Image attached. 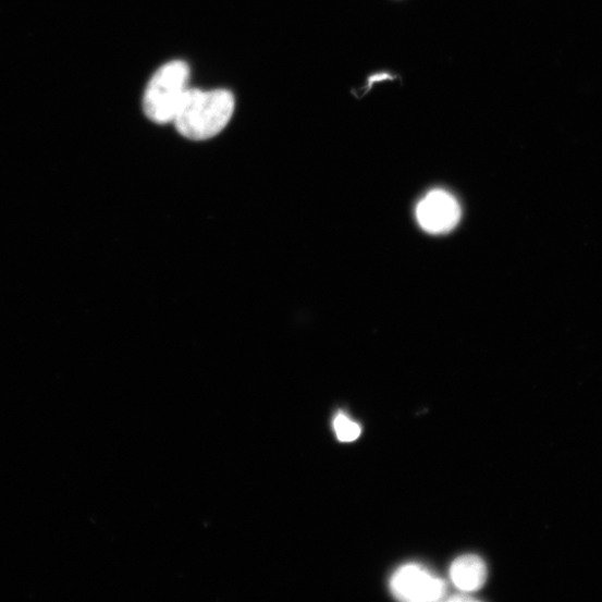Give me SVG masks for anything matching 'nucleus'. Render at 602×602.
I'll list each match as a JSON object with an SVG mask.
<instances>
[{"mask_svg":"<svg viewBox=\"0 0 602 602\" xmlns=\"http://www.w3.org/2000/svg\"><path fill=\"white\" fill-rule=\"evenodd\" d=\"M235 106L234 95L229 90L191 88L172 123L185 138L206 142L225 128Z\"/></svg>","mask_w":602,"mask_h":602,"instance_id":"obj_1","label":"nucleus"},{"mask_svg":"<svg viewBox=\"0 0 602 602\" xmlns=\"http://www.w3.org/2000/svg\"><path fill=\"white\" fill-rule=\"evenodd\" d=\"M191 67L183 61L161 66L150 79L144 99L146 115L155 123H172L189 91Z\"/></svg>","mask_w":602,"mask_h":602,"instance_id":"obj_2","label":"nucleus"},{"mask_svg":"<svg viewBox=\"0 0 602 602\" xmlns=\"http://www.w3.org/2000/svg\"><path fill=\"white\" fill-rule=\"evenodd\" d=\"M390 586L397 599L413 602L441 600L447 590L443 579L418 564L398 568L392 576Z\"/></svg>","mask_w":602,"mask_h":602,"instance_id":"obj_3","label":"nucleus"},{"mask_svg":"<svg viewBox=\"0 0 602 602\" xmlns=\"http://www.w3.org/2000/svg\"><path fill=\"white\" fill-rule=\"evenodd\" d=\"M416 219L421 228L432 235L450 233L460 219V207L446 192L428 194L416 208Z\"/></svg>","mask_w":602,"mask_h":602,"instance_id":"obj_4","label":"nucleus"},{"mask_svg":"<svg viewBox=\"0 0 602 602\" xmlns=\"http://www.w3.org/2000/svg\"><path fill=\"white\" fill-rule=\"evenodd\" d=\"M450 577L458 590L474 592L484 586L488 570L484 562L478 555L467 554L462 555L452 564Z\"/></svg>","mask_w":602,"mask_h":602,"instance_id":"obj_5","label":"nucleus"},{"mask_svg":"<svg viewBox=\"0 0 602 602\" xmlns=\"http://www.w3.org/2000/svg\"><path fill=\"white\" fill-rule=\"evenodd\" d=\"M334 430L337 439L344 443L356 441L361 433L359 425L349 419L344 413L337 414L334 420Z\"/></svg>","mask_w":602,"mask_h":602,"instance_id":"obj_6","label":"nucleus"},{"mask_svg":"<svg viewBox=\"0 0 602 602\" xmlns=\"http://www.w3.org/2000/svg\"><path fill=\"white\" fill-rule=\"evenodd\" d=\"M450 601H475L476 599L474 597H470L469 593L467 594H459V595H454L452 598L449 599Z\"/></svg>","mask_w":602,"mask_h":602,"instance_id":"obj_7","label":"nucleus"}]
</instances>
